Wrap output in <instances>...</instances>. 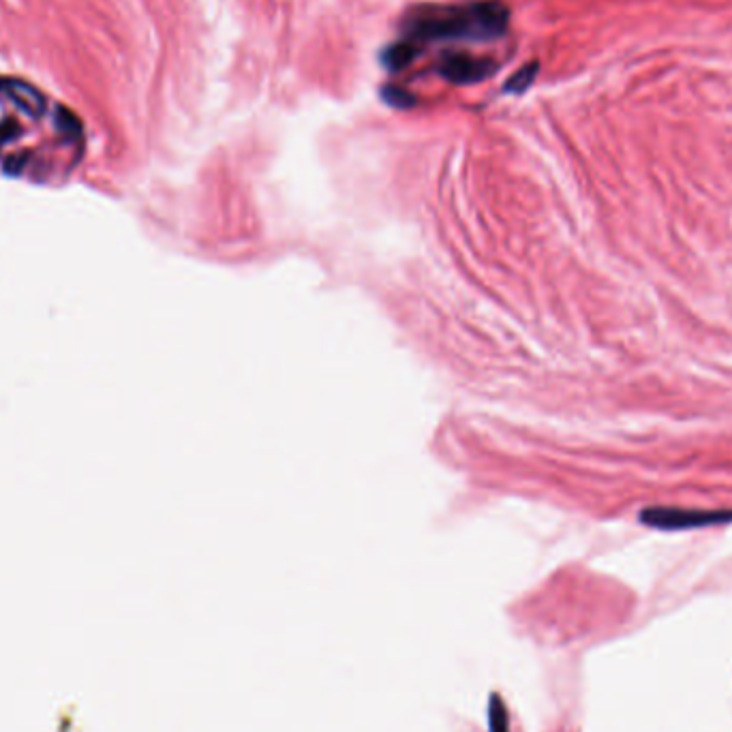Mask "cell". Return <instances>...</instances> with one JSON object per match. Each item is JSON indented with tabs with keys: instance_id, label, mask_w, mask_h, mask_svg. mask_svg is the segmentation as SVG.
<instances>
[{
	"instance_id": "obj_1",
	"label": "cell",
	"mask_w": 732,
	"mask_h": 732,
	"mask_svg": "<svg viewBox=\"0 0 732 732\" xmlns=\"http://www.w3.org/2000/svg\"><path fill=\"white\" fill-rule=\"evenodd\" d=\"M80 120L37 88L0 78V169L30 182L67 180L80 165Z\"/></svg>"
},
{
	"instance_id": "obj_4",
	"label": "cell",
	"mask_w": 732,
	"mask_h": 732,
	"mask_svg": "<svg viewBox=\"0 0 732 732\" xmlns=\"http://www.w3.org/2000/svg\"><path fill=\"white\" fill-rule=\"evenodd\" d=\"M732 512H703L681 508H653L643 514V523L659 529H690L716 523H729Z\"/></svg>"
},
{
	"instance_id": "obj_2",
	"label": "cell",
	"mask_w": 732,
	"mask_h": 732,
	"mask_svg": "<svg viewBox=\"0 0 732 732\" xmlns=\"http://www.w3.org/2000/svg\"><path fill=\"white\" fill-rule=\"evenodd\" d=\"M508 22V7L499 0L418 7L407 15L399 39L386 48L384 65L390 74H399L431 46L499 39L505 35Z\"/></svg>"
},
{
	"instance_id": "obj_3",
	"label": "cell",
	"mask_w": 732,
	"mask_h": 732,
	"mask_svg": "<svg viewBox=\"0 0 732 732\" xmlns=\"http://www.w3.org/2000/svg\"><path fill=\"white\" fill-rule=\"evenodd\" d=\"M495 69L497 65L492 61L463 52H448L435 65L437 76L450 84H476L492 76Z\"/></svg>"
}]
</instances>
